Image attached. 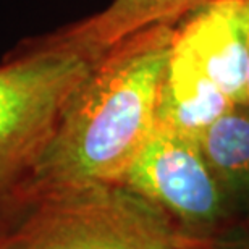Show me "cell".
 I'll list each match as a JSON object with an SVG mask.
<instances>
[{"label":"cell","instance_id":"277c9868","mask_svg":"<svg viewBox=\"0 0 249 249\" xmlns=\"http://www.w3.org/2000/svg\"><path fill=\"white\" fill-rule=\"evenodd\" d=\"M120 183L165 212L191 246L211 249L243 227L196 139L154 126Z\"/></svg>","mask_w":249,"mask_h":249},{"label":"cell","instance_id":"8fae6325","mask_svg":"<svg viewBox=\"0 0 249 249\" xmlns=\"http://www.w3.org/2000/svg\"><path fill=\"white\" fill-rule=\"evenodd\" d=\"M188 249H209V248H201V246H191V248H188Z\"/></svg>","mask_w":249,"mask_h":249},{"label":"cell","instance_id":"8992f818","mask_svg":"<svg viewBox=\"0 0 249 249\" xmlns=\"http://www.w3.org/2000/svg\"><path fill=\"white\" fill-rule=\"evenodd\" d=\"M231 106L175 36L159 91L156 126L201 141L206 129Z\"/></svg>","mask_w":249,"mask_h":249},{"label":"cell","instance_id":"52a82bcc","mask_svg":"<svg viewBox=\"0 0 249 249\" xmlns=\"http://www.w3.org/2000/svg\"><path fill=\"white\" fill-rule=\"evenodd\" d=\"M211 2L213 0H112L102 12L36 41L96 58L134 33L162 23H177Z\"/></svg>","mask_w":249,"mask_h":249},{"label":"cell","instance_id":"9c48e42d","mask_svg":"<svg viewBox=\"0 0 249 249\" xmlns=\"http://www.w3.org/2000/svg\"><path fill=\"white\" fill-rule=\"evenodd\" d=\"M211 249H249V227H240Z\"/></svg>","mask_w":249,"mask_h":249},{"label":"cell","instance_id":"7a4b0ae2","mask_svg":"<svg viewBox=\"0 0 249 249\" xmlns=\"http://www.w3.org/2000/svg\"><path fill=\"white\" fill-rule=\"evenodd\" d=\"M23 220L0 249H188L167 213L123 183H84L23 194Z\"/></svg>","mask_w":249,"mask_h":249},{"label":"cell","instance_id":"30bf717a","mask_svg":"<svg viewBox=\"0 0 249 249\" xmlns=\"http://www.w3.org/2000/svg\"><path fill=\"white\" fill-rule=\"evenodd\" d=\"M245 2V12H246V24H248V36H249V0H243ZM248 96H249V84H248Z\"/></svg>","mask_w":249,"mask_h":249},{"label":"cell","instance_id":"3957f363","mask_svg":"<svg viewBox=\"0 0 249 249\" xmlns=\"http://www.w3.org/2000/svg\"><path fill=\"white\" fill-rule=\"evenodd\" d=\"M94 58L33 39L0 65V202L18 199L71 92Z\"/></svg>","mask_w":249,"mask_h":249},{"label":"cell","instance_id":"ba28073f","mask_svg":"<svg viewBox=\"0 0 249 249\" xmlns=\"http://www.w3.org/2000/svg\"><path fill=\"white\" fill-rule=\"evenodd\" d=\"M199 142L238 220L249 227V104H233Z\"/></svg>","mask_w":249,"mask_h":249},{"label":"cell","instance_id":"5b68a950","mask_svg":"<svg viewBox=\"0 0 249 249\" xmlns=\"http://www.w3.org/2000/svg\"><path fill=\"white\" fill-rule=\"evenodd\" d=\"M178 41L233 104H249V36L243 0H213L177 21Z\"/></svg>","mask_w":249,"mask_h":249},{"label":"cell","instance_id":"6da1fadb","mask_svg":"<svg viewBox=\"0 0 249 249\" xmlns=\"http://www.w3.org/2000/svg\"><path fill=\"white\" fill-rule=\"evenodd\" d=\"M175 36L177 23L156 24L94 58L18 199L39 189L123 180L156 126L159 91Z\"/></svg>","mask_w":249,"mask_h":249}]
</instances>
